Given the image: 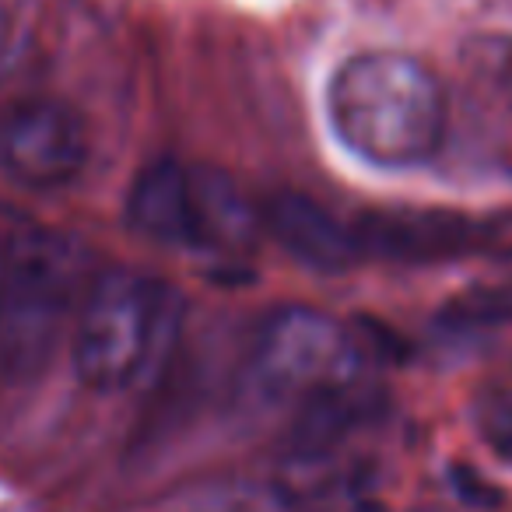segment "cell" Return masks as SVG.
<instances>
[{"label":"cell","instance_id":"1","mask_svg":"<svg viewBox=\"0 0 512 512\" xmlns=\"http://www.w3.org/2000/svg\"><path fill=\"white\" fill-rule=\"evenodd\" d=\"M327 113L351 155L383 169H411L439 155L449 95L439 74L411 53H358L330 78Z\"/></svg>","mask_w":512,"mask_h":512},{"label":"cell","instance_id":"2","mask_svg":"<svg viewBox=\"0 0 512 512\" xmlns=\"http://www.w3.org/2000/svg\"><path fill=\"white\" fill-rule=\"evenodd\" d=\"M78 288L81 249L67 235L36 232L8 246L0 285V365L8 376H36L50 362Z\"/></svg>","mask_w":512,"mask_h":512},{"label":"cell","instance_id":"3","mask_svg":"<svg viewBox=\"0 0 512 512\" xmlns=\"http://www.w3.org/2000/svg\"><path fill=\"white\" fill-rule=\"evenodd\" d=\"M253 379L271 400L313 407L369 390V355L348 323L320 309L288 306L260 327Z\"/></svg>","mask_w":512,"mask_h":512},{"label":"cell","instance_id":"4","mask_svg":"<svg viewBox=\"0 0 512 512\" xmlns=\"http://www.w3.org/2000/svg\"><path fill=\"white\" fill-rule=\"evenodd\" d=\"M165 288L134 271H106L88 285L74 320L71 358L88 390L116 393L144 376L162 337Z\"/></svg>","mask_w":512,"mask_h":512},{"label":"cell","instance_id":"5","mask_svg":"<svg viewBox=\"0 0 512 512\" xmlns=\"http://www.w3.org/2000/svg\"><path fill=\"white\" fill-rule=\"evenodd\" d=\"M92 141L74 106L25 99L0 116V169L29 190H60L85 172Z\"/></svg>","mask_w":512,"mask_h":512},{"label":"cell","instance_id":"6","mask_svg":"<svg viewBox=\"0 0 512 512\" xmlns=\"http://www.w3.org/2000/svg\"><path fill=\"white\" fill-rule=\"evenodd\" d=\"M365 256L383 260H404V264H428V260H449L477 249L488 239V225L456 211H372L355 221Z\"/></svg>","mask_w":512,"mask_h":512},{"label":"cell","instance_id":"7","mask_svg":"<svg viewBox=\"0 0 512 512\" xmlns=\"http://www.w3.org/2000/svg\"><path fill=\"white\" fill-rule=\"evenodd\" d=\"M260 218L264 232L309 271L344 274L365 260L355 225L341 221L306 193H274L260 204Z\"/></svg>","mask_w":512,"mask_h":512},{"label":"cell","instance_id":"8","mask_svg":"<svg viewBox=\"0 0 512 512\" xmlns=\"http://www.w3.org/2000/svg\"><path fill=\"white\" fill-rule=\"evenodd\" d=\"M193 179V249L214 256H242L264 235L260 204L239 190L228 172L190 165Z\"/></svg>","mask_w":512,"mask_h":512},{"label":"cell","instance_id":"9","mask_svg":"<svg viewBox=\"0 0 512 512\" xmlns=\"http://www.w3.org/2000/svg\"><path fill=\"white\" fill-rule=\"evenodd\" d=\"M127 221L141 239L169 249H193V179L190 165L155 158L137 172L127 193Z\"/></svg>","mask_w":512,"mask_h":512},{"label":"cell","instance_id":"10","mask_svg":"<svg viewBox=\"0 0 512 512\" xmlns=\"http://www.w3.org/2000/svg\"><path fill=\"white\" fill-rule=\"evenodd\" d=\"M484 439H491L502 453L512 456V390L488 400V407H484Z\"/></svg>","mask_w":512,"mask_h":512},{"label":"cell","instance_id":"11","mask_svg":"<svg viewBox=\"0 0 512 512\" xmlns=\"http://www.w3.org/2000/svg\"><path fill=\"white\" fill-rule=\"evenodd\" d=\"M498 81H502L505 102H509V113H512V50L505 53L502 64H498Z\"/></svg>","mask_w":512,"mask_h":512},{"label":"cell","instance_id":"12","mask_svg":"<svg viewBox=\"0 0 512 512\" xmlns=\"http://www.w3.org/2000/svg\"><path fill=\"white\" fill-rule=\"evenodd\" d=\"M8 43H11V18H8V11H4V4H0V60L8 53Z\"/></svg>","mask_w":512,"mask_h":512},{"label":"cell","instance_id":"13","mask_svg":"<svg viewBox=\"0 0 512 512\" xmlns=\"http://www.w3.org/2000/svg\"><path fill=\"white\" fill-rule=\"evenodd\" d=\"M4 274H8V242H0V285H4Z\"/></svg>","mask_w":512,"mask_h":512}]
</instances>
